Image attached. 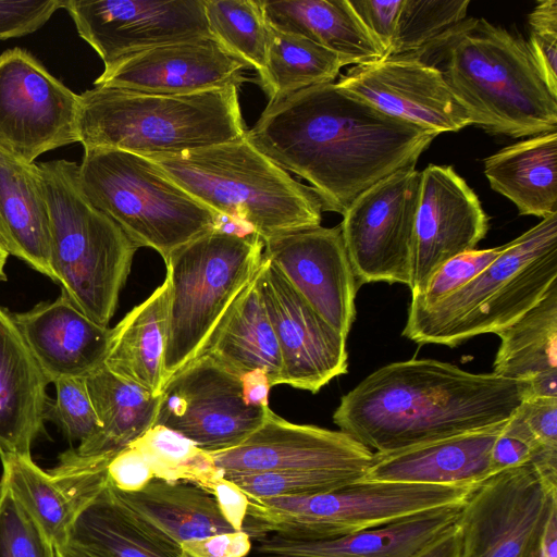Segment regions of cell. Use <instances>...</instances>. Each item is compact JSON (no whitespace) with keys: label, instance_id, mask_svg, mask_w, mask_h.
Masks as SVG:
<instances>
[{"label":"cell","instance_id":"4316f807","mask_svg":"<svg viewBox=\"0 0 557 557\" xmlns=\"http://www.w3.org/2000/svg\"><path fill=\"white\" fill-rule=\"evenodd\" d=\"M66 543L102 557H181L180 544L108 484L77 510Z\"/></svg>","mask_w":557,"mask_h":557},{"label":"cell","instance_id":"f6af8a7d","mask_svg":"<svg viewBox=\"0 0 557 557\" xmlns=\"http://www.w3.org/2000/svg\"><path fill=\"white\" fill-rule=\"evenodd\" d=\"M543 447L516 410L508 419L491 453L492 474L532 462Z\"/></svg>","mask_w":557,"mask_h":557},{"label":"cell","instance_id":"e575fe53","mask_svg":"<svg viewBox=\"0 0 557 557\" xmlns=\"http://www.w3.org/2000/svg\"><path fill=\"white\" fill-rule=\"evenodd\" d=\"M348 64L341 55L309 39L269 25L267 61L258 82L269 102H274L300 89L333 83Z\"/></svg>","mask_w":557,"mask_h":557},{"label":"cell","instance_id":"277c9868","mask_svg":"<svg viewBox=\"0 0 557 557\" xmlns=\"http://www.w3.org/2000/svg\"><path fill=\"white\" fill-rule=\"evenodd\" d=\"M78 96L77 134L84 149L174 154L247 132L235 86L176 95L95 86Z\"/></svg>","mask_w":557,"mask_h":557},{"label":"cell","instance_id":"836d02e7","mask_svg":"<svg viewBox=\"0 0 557 557\" xmlns=\"http://www.w3.org/2000/svg\"><path fill=\"white\" fill-rule=\"evenodd\" d=\"M207 354L238 375L259 370L271 387L282 384L281 351L264 307L259 269Z\"/></svg>","mask_w":557,"mask_h":557},{"label":"cell","instance_id":"1f68e13d","mask_svg":"<svg viewBox=\"0 0 557 557\" xmlns=\"http://www.w3.org/2000/svg\"><path fill=\"white\" fill-rule=\"evenodd\" d=\"M101 431L73 449L84 457L115 454L154 425L160 396L111 372L104 364L85 377Z\"/></svg>","mask_w":557,"mask_h":557},{"label":"cell","instance_id":"7402d4cb","mask_svg":"<svg viewBox=\"0 0 557 557\" xmlns=\"http://www.w3.org/2000/svg\"><path fill=\"white\" fill-rule=\"evenodd\" d=\"M12 317L49 384L86 377L104 364L112 329L92 321L62 292Z\"/></svg>","mask_w":557,"mask_h":557},{"label":"cell","instance_id":"b9f144b4","mask_svg":"<svg viewBox=\"0 0 557 557\" xmlns=\"http://www.w3.org/2000/svg\"><path fill=\"white\" fill-rule=\"evenodd\" d=\"M0 557H59L58 548L0 485Z\"/></svg>","mask_w":557,"mask_h":557},{"label":"cell","instance_id":"30bf717a","mask_svg":"<svg viewBox=\"0 0 557 557\" xmlns=\"http://www.w3.org/2000/svg\"><path fill=\"white\" fill-rule=\"evenodd\" d=\"M473 487L358 482L305 496L248 497L243 531L255 540L269 533L301 541L333 540L460 505Z\"/></svg>","mask_w":557,"mask_h":557},{"label":"cell","instance_id":"e0dca14e","mask_svg":"<svg viewBox=\"0 0 557 557\" xmlns=\"http://www.w3.org/2000/svg\"><path fill=\"white\" fill-rule=\"evenodd\" d=\"M259 284L281 351L282 384L318 393L347 373L346 337L313 310L263 253Z\"/></svg>","mask_w":557,"mask_h":557},{"label":"cell","instance_id":"816d5d0a","mask_svg":"<svg viewBox=\"0 0 557 557\" xmlns=\"http://www.w3.org/2000/svg\"><path fill=\"white\" fill-rule=\"evenodd\" d=\"M212 495L226 521L236 531H243L247 517L248 496L235 483L225 478L215 486Z\"/></svg>","mask_w":557,"mask_h":557},{"label":"cell","instance_id":"52a82bcc","mask_svg":"<svg viewBox=\"0 0 557 557\" xmlns=\"http://www.w3.org/2000/svg\"><path fill=\"white\" fill-rule=\"evenodd\" d=\"M262 253L263 242L255 233L214 228L164 260L169 308L163 387L211 348L255 277Z\"/></svg>","mask_w":557,"mask_h":557},{"label":"cell","instance_id":"f1b7e54d","mask_svg":"<svg viewBox=\"0 0 557 557\" xmlns=\"http://www.w3.org/2000/svg\"><path fill=\"white\" fill-rule=\"evenodd\" d=\"M493 373L530 381L532 396L557 397V281L522 317L497 333Z\"/></svg>","mask_w":557,"mask_h":557},{"label":"cell","instance_id":"9c48e42d","mask_svg":"<svg viewBox=\"0 0 557 557\" xmlns=\"http://www.w3.org/2000/svg\"><path fill=\"white\" fill-rule=\"evenodd\" d=\"M84 196L139 247L165 260L176 248L218 227L220 215L174 183L149 158L85 148L78 164Z\"/></svg>","mask_w":557,"mask_h":557},{"label":"cell","instance_id":"8992f818","mask_svg":"<svg viewBox=\"0 0 557 557\" xmlns=\"http://www.w3.org/2000/svg\"><path fill=\"white\" fill-rule=\"evenodd\" d=\"M557 281V213L545 216L465 286L428 308L409 307L403 336L455 347L508 327Z\"/></svg>","mask_w":557,"mask_h":557},{"label":"cell","instance_id":"4dcf8cb0","mask_svg":"<svg viewBox=\"0 0 557 557\" xmlns=\"http://www.w3.org/2000/svg\"><path fill=\"white\" fill-rule=\"evenodd\" d=\"M169 284L152 292L114 327L104 366L116 375L139 385L153 396L163 388Z\"/></svg>","mask_w":557,"mask_h":557},{"label":"cell","instance_id":"ab89813d","mask_svg":"<svg viewBox=\"0 0 557 557\" xmlns=\"http://www.w3.org/2000/svg\"><path fill=\"white\" fill-rule=\"evenodd\" d=\"M223 476L235 483L249 498L305 496L358 483L350 475L326 471H275Z\"/></svg>","mask_w":557,"mask_h":557},{"label":"cell","instance_id":"681fc988","mask_svg":"<svg viewBox=\"0 0 557 557\" xmlns=\"http://www.w3.org/2000/svg\"><path fill=\"white\" fill-rule=\"evenodd\" d=\"M517 411L543 447L557 449V397H528Z\"/></svg>","mask_w":557,"mask_h":557},{"label":"cell","instance_id":"f546056e","mask_svg":"<svg viewBox=\"0 0 557 557\" xmlns=\"http://www.w3.org/2000/svg\"><path fill=\"white\" fill-rule=\"evenodd\" d=\"M491 187L522 215L557 213V132L504 147L484 160Z\"/></svg>","mask_w":557,"mask_h":557},{"label":"cell","instance_id":"4fadbf2b","mask_svg":"<svg viewBox=\"0 0 557 557\" xmlns=\"http://www.w3.org/2000/svg\"><path fill=\"white\" fill-rule=\"evenodd\" d=\"M269 409L248 405L240 375L205 354L164 385L154 425L213 454L240 445L263 423Z\"/></svg>","mask_w":557,"mask_h":557},{"label":"cell","instance_id":"3957f363","mask_svg":"<svg viewBox=\"0 0 557 557\" xmlns=\"http://www.w3.org/2000/svg\"><path fill=\"white\" fill-rule=\"evenodd\" d=\"M409 58L441 71L473 125L515 138L557 132V97L528 41L485 18H465Z\"/></svg>","mask_w":557,"mask_h":557},{"label":"cell","instance_id":"11a10c76","mask_svg":"<svg viewBox=\"0 0 557 557\" xmlns=\"http://www.w3.org/2000/svg\"><path fill=\"white\" fill-rule=\"evenodd\" d=\"M539 557H557V507L553 508L546 521Z\"/></svg>","mask_w":557,"mask_h":557},{"label":"cell","instance_id":"83f0119b","mask_svg":"<svg viewBox=\"0 0 557 557\" xmlns=\"http://www.w3.org/2000/svg\"><path fill=\"white\" fill-rule=\"evenodd\" d=\"M259 3L271 27L309 39L349 64H368L384 58L382 46L349 0H262Z\"/></svg>","mask_w":557,"mask_h":557},{"label":"cell","instance_id":"8d00e7d4","mask_svg":"<svg viewBox=\"0 0 557 557\" xmlns=\"http://www.w3.org/2000/svg\"><path fill=\"white\" fill-rule=\"evenodd\" d=\"M129 445L143 455L153 479L191 483L212 494L224 478L210 453L165 426L153 425Z\"/></svg>","mask_w":557,"mask_h":557},{"label":"cell","instance_id":"f907efd6","mask_svg":"<svg viewBox=\"0 0 557 557\" xmlns=\"http://www.w3.org/2000/svg\"><path fill=\"white\" fill-rule=\"evenodd\" d=\"M251 539L244 531L219 533L180 543L181 557H246Z\"/></svg>","mask_w":557,"mask_h":557},{"label":"cell","instance_id":"d4e9b609","mask_svg":"<svg viewBox=\"0 0 557 557\" xmlns=\"http://www.w3.org/2000/svg\"><path fill=\"white\" fill-rule=\"evenodd\" d=\"M14 319L0 307V458L30 456L51 399Z\"/></svg>","mask_w":557,"mask_h":557},{"label":"cell","instance_id":"5b68a950","mask_svg":"<svg viewBox=\"0 0 557 557\" xmlns=\"http://www.w3.org/2000/svg\"><path fill=\"white\" fill-rule=\"evenodd\" d=\"M147 158L203 206L247 227L262 242L321 225L322 205L313 189L294 180L245 135Z\"/></svg>","mask_w":557,"mask_h":557},{"label":"cell","instance_id":"484cf974","mask_svg":"<svg viewBox=\"0 0 557 557\" xmlns=\"http://www.w3.org/2000/svg\"><path fill=\"white\" fill-rule=\"evenodd\" d=\"M0 248L54 281L50 218L38 163L0 150Z\"/></svg>","mask_w":557,"mask_h":557},{"label":"cell","instance_id":"9a60e30c","mask_svg":"<svg viewBox=\"0 0 557 557\" xmlns=\"http://www.w3.org/2000/svg\"><path fill=\"white\" fill-rule=\"evenodd\" d=\"M62 9L104 66L158 46L212 37L203 0H63Z\"/></svg>","mask_w":557,"mask_h":557},{"label":"cell","instance_id":"bcb514c9","mask_svg":"<svg viewBox=\"0 0 557 557\" xmlns=\"http://www.w3.org/2000/svg\"><path fill=\"white\" fill-rule=\"evenodd\" d=\"M61 8L63 0H0V39L36 32Z\"/></svg>","mask_w":557,"mask_h":557},{"label":"cell","instance_id":"db71d44e","mask_svg":"<svg viewBox=\"0 0 557 557\" xmlns=\"http://www.w3.org/2000/svg\"><path fill=\"white\" fill-rule=\"evenodd\" d=\"M414 557H461L460 536L457 523Z\"/></svg>","mask_w":557,"mask_h":557},{"label":"cell","instance_id":"ffe728a7","mask_svg":"<svg viewBox=\"0 0 557 557\" xmlns=\"http://www.w3.org/2000/svg\"><path fill=\"white\" fill-rule=\"evenodd\" d=\"M487 231L488 218L466 181L451 166H426L416 214L412 295L422 294L447 260L475 249Z\"/></svg>","mask_w":557,"mask_h":557},{"label":"cell","instance_id":"8fae6325","mask_svg":"<svg viewBox=\"0 0 557 557\" xmlns=\"http://www.w3.org/2000/svg\"><path fill=\"white\" fill-rule=\"evenodd\" d=\"M557 507V485L530 462L490 475L474 486L457 519L461 557H539L546 521Z\"/></svg>","mask_w":557,"mask_h":557},{"label":"cell","instance_id":"f5cc1de1","mask_svg":"<svg viewBox=\"0 0 557 557\" xmlns=\"http://www.w3.org/2000/svg\"><path fill=\"white\" fill-rule=\"evenodd\" d=\"M245 401L250 406H268L271 388L267 375L259 370L240 375Z\"/></svg>","mask_w":557,"mask_h":557},{"label":"cell","instance_id":"cb8c5ba5","mask_svg":"<svg viewBox=\"0 0 557 557\" xmlns=\"http://www.w3.org/2000/svg\"><path fill=\"white\" fill-rule=\"evenodd\" d=\"M461 505L423 511L333 540L301 541L269 533L256 540L255 548L274 557H414L456 525Z\"/></svg>","mask_w":557,"mask_h":557},{"label":"cell","instance_id":"d590c367","mask_svg":"<svg viewBox=\"0 0 557 557\" xmlns=\"http://www.w3.org/2000/svg\"><path fill=\"white\" fill-rule=\"evenodd\" d=\"M5 486L57 548L67 542L77 508L50 472L42 470L30 456L1 459Z\"/></svg>","mask_w":557,"mask_h":557},{"label":"cell","instance_id":"d6a6232c","mask_svg":"<svg viewBox=\"0 0 557 557\" xmlns=\"http://www.w3.org/2000/svg\"><path fill=\"white\" fill-rule=\"evenodd\" d=\"M113 490L126 505L178 544L236 531L223 517L214 496L198 485L153 479L137 492Z\"/></svg>","mask_w":557,"mask_h":557},{"label":"cell","instance_id":"ee69618b","mask_svg":"<svg viewBox=\"0 0 557 557\" xmlns=\"http://www.w3.org/2000/svg\"><path fill=\"white\" fill-rule=\"evenodd\" d=\"M528 22L531 53L550 92L557 97V0L539 1Z\"/></svg>","mask_w":557,"mask_h":557},{"label":"cell","instance_id":"6f0895ef","mask_svg":"<svg viewBox=\"0 0 557 557\" xmlns=\"http://www.w3.org/2000/svg\"><path fill=\"white\" fill-rule=\"evenodd\" d=\"M9 255L0 248V281H5L4 265Z\"/></svg>","mask_w":557,"mask_h":557},{"label":"cell","instance_id":"603a6c76","mask_svg":"<svg viewBox=\"0 0 557 557\" xmlns=\"http://www.w3.org/2000/svg\"><path fill=\"white\" fill-rule=\"evenodd\" d=\"M507 421L394 451L373 453L360 482L476 486L492 475V448Z\"/></svg>","mask_w":557,"mask_h":557},{"label":"cell","instance_id":"f35d334b","mask_svg":"<svg viewBox=\"0 0 557 557\" xmlns=\"http://www.w3.org/2000/svg\"><path fill=\"white\" fill-rule=\"evenodd\" d=\"M469 0H401L391 47L383 59L409 58L467 18Z\"/></svg>","mask_w":557,"mask_h":557},{"label":"cell","instance_id":"d6986e66","mask_svg":"<svg viewBox=\"0 0 557 557\" xmlns=\"http://www.w3.org/2000/svg\"><path fill=\"white\" fill-rule=\"evenodd\" d=\"M336 84L386 114L436 135L473 125L441 71L414 58L356 65Z\"/></svg>","mask_w":557,"mask_h":557},{"label":"cell","instance_id":"ac0fdd59","mask_svg":"<svg viewBox=\"0 0 557 557\" xmlns=\"http://www.w3.org/2000/svg\"><path fill=\"white\" fill-rule=\"evenodd\" d=\"M263 256L333 329L347 338L356 319L357 280L341 226L297 230L263 242Z\"/></svg>","mask_w":557,"mask_h":557},{"label":"cell","instance_id":"ba28073f","mask_svg":"<svg viewBox=\"0 0 557 557\" xmlns=\"http://www.w3.org/2000/svg\"><path fill=\"white\" fill-rule=\"evenodd\" d=\"M38 166L49 209L54 282L88 318L108 326L138 247L84 196L76 162L61 159Z\"/></svg>","mask_w":557,"mask_h":557},{"label":"cell","instance_id":"74e56055","mask_svg":"<svg viewBox=\"0 0 557 557\" xmlns=\"http://www.w3.org/2000/svg\"><path fill=\"white\" fill-rule=\"evenodd\" d=\"M211 36L258 73L265 66L269 25L257 0H203Z\"/></svg>","mask_w":557,"mask_h":557},{"label":"cell","instance_id":"44dd1931","mask_svg":"<svg viewBox=\"0 0 557 557\" xmlns=\"http://www.w3.org/2000/svg\"><path fill=\"white\" fill-rule=\"evenodd\" d=\"M246 62L230 53L213 37L150 48L108 66L95 86L152 94H191L228 86L248 78Z\"/></svg>","mask_w":557,"mask_h":557},{"label":"cell","instance_id":"c3c4849f","mask_svg":"<svg viewBox=\"0 0 557 557\" xmlns=\"http://www.w3.org/2000/svg\"><path fill=\"white\" fill-rule=\"evenodd\" d=\"M349 2L367 29L380 42L385 55L393 40L401 0H349Z\"/></svg>","mask_w":557,"mask_h":557},{"label":"cell","instance_id":"7dc6e473","mask_svg":"<svg viewBox=\"0 0 557 557\" xmlns=\"http://www.w3.org/2000/svg\"><path fill=\"white\" fill-rule=\"evenodd\" d=\"M106 484H110L121 492H137L153 480L147 461L131 445L111 456L106 468Z\"/></svg>","mask_w":557,"mask_h":557},{"label":"cell","instance_id":"5bb4252c","mask_svg":"<svg viewBox=\"0 0 557 557\" xmlns=\"http://www.w3.org/2000/svg\"><path fill=\"white\" fill-rule=\"evenodd\" d=\"M79 96L21 48L0 54V150L26 163L78 141Z\"/></svg>","mask_w":557,"mask_h":557},{"label":"cell","instance_id":"7c38bea8","mask_svg":"<svg viewBox=\"0 0 557 557\" xmlns=\"http://www.w3.org/2000/svg\"><path fill=\"white\" fill-rule=\"evenodd\" d=\"M421 172L404 168L360 194L339 224L357 283L411 287Z\"/></svg>","mask_w":557,"mask_h":557},{"label":"cell","instance_id":"7a4b0ae2","mask_svg":"<svg viewBox=\"0 0 557 557\" xmlns=\"http://www.w3.org/2000/svg\"><path fill=\"white\" fill-rule=\"evenodd\" d=\"M530 394V381L410 359L363 379L341 398L333 421L367 448L388 453L507 421Z\"/></svg>","mask_w":557,"mask_h":557},{"label":"cell","instance_id":"7bdbcfd3","mask_svg":"<svg viewBox=\"0 0 557 557\" xmlns=\"http://www.w3.org/2000/svg\"><path fill=\"white\" fill-rule=\"evenodd\" d=\"M504 249L505 245L488 249H473L447 260L432 275L424 292L412 295L409 307L428 308L435 305L478 276Z\"/></svg>","mask_w":557,"mask_h":557},{"label":"cell","instance_id":"9f6ffc18","mask_svg":"<svg viewBox=\"0 0 557 557\" xmlns=\"http://www.w3.org/2000/svg\"><path fill=\"white\" fill-rule=\"evenodd\" d=\"M58 555L59 557H102L70 543L60 546Z\"/></svg>","mask_w":557,"mask_h":557},{"label":"cell","instance_id":"2e32d148","mask_svg":"<svg viewBox=\"0 0 557 557\" xmlns=\"http://www.w3.org/2000/svg\"><path fill=\"white\" fill-rule=\"evenodd\" d=\"M223 475L275 471H326L362 480L373 451L342 431L296 424L268 410L240 445L211 454Z\"/></svg>","mask_w":557,"mask_h":557},{"label":"cell","instance_id":"60d3db41","mask_svg":"<svg viewBox=\"0 0 557 557\" xmlns=\"http://www.w3.org/2000/svg\"><path fill=\"white\" fill-rule=\"evenodd\" d=\"M57 396L50 401L47 420H52L71 441L87 444L100 431V422L88 394L85 377L60 379L53 383Z\"/></svg>","mask_w":557,"mask_h":557},{"label":"cell","instance_id":"6da1fadb","mask_svg":"<svg viewBox=\"0 0 557 557\" xmlns=\"http://www.w3.org/2000/svg\"><path fill=\"white\" fill-rule=\"evenodd\" d=\"M245 136L281 169L308 181L322 210L343 214L366 189L414 166L437 135L333 82L268 102Z\"/></svg>","mask_w":557,"mask_h":557}]
</instances>
